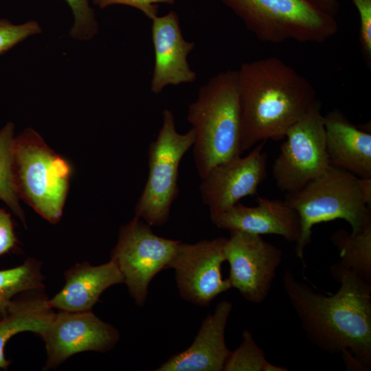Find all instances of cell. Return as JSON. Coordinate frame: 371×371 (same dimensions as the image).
<instances>
[{
    "label": "cell",
    "instance_id": "obj_1",
    "mask_svg": "<svg viewBox=\"0 0 371 371\" xmlns=\"http://www.w3.org/2000/svg\"><path fill=\"white\" fill-rule=\"evenodd\" d=\"M330 271L339 283L334 294L315 292L290 270L282 278L285 293L311 343L331 354L348 350L370 369L371 284L338 262Z\"/></svg>",
    "mask_w": 371,
    "mask_h": 371
},
{
    "label": "cell",
    "instance_id": "obj_2",
    "mask_svg": "<svg viewBox=\"0 0 371 371\" xmlns=\"http://www.w3.org/2000/svg\"><path fill=\"white\" fill-rule=\"evenodd\" d=\"M237 71L243 152L284 139L318 100L311 82L278 57L244 63Z\"/></svg>",
    "mask_w": 371,
    "mask_h": 371
},
{
    "label": "cell",
    "instance_id": "obj_3",
    "mask_svg": "<svg viewBox=\"0 0 371 371\" xmlns=\"http://www.w3.org/2000/svg\"><path fill=\"white\" fill-rule=\"evenodd\" d=\"M195 132L194 161L201 179L215 166L241 156L238 71H221L199 90L187 115Z\"/></svg>",
    "mask_w": 371,
    "mask_h": 371
},
{
    "label": "cell",
    "instance_id": "obj_4",
    "mask_svg": "<svg viewBox=\"0 0 371 371\" xmlns=\"http://www.w3.org/2000/svg\"><path fill=\"white\" fill-rule=\"evenodd\" d=\"M284 200L300 218V236L295 250L304 265V249L314 225L343 219L356 234L371 224V208L361 196L358 177L332 166L298 191L286 194Z\"/></svg>",
    "mask_w": 371,
    "mask_h": 371
},
{
    "label": "cell",
    "instance_id": "obj_5",
    "mask_svg": "<svg viewBox=\"0 0 371 371\" xmlns=\"http://www.w3.org/2000/svg\"><path fill=\"white\" fill-rule=\"evenodd\" d=\"M13 170L19 198L43 218L56 223L69 190L72 171L69 162L27 128L14 137Z\"/></svg>",
    "mask_w": 371,
    "mask_h": 371
},
{
    "label": "cell",
    "instance_id": "obj_6",
    "mask_svg": "<svg viewBox=\"0 0 371 371\" xmlns=\"http://www.w3.org/2000/svg\"><path fill=\"white\" fill-rule=\"evenodd\" d=\"M260 41L324 43L338 30L336 18L308 0H220Z\"/></svg>",
    "mask_w": 371,
    "mask_h": 371
},
{
    "label": "cell",
    "instance_id": "obj_7",
    "mask_svg": "<svg viewBox=\"0 0 371 371\" xmlns=\"http://www.w3.org/2000/svg\"><path fill=\"white\" fill-rule=\"evenodd\" d=\"M162 125L148 150V175L135 207V216L149 225L161 226L168 220L178 192L179 166L192 147L195 132H177L175 117L169 109L162 113Z\"/></svg>",
    "mask_w": 371,
    "mask_h": 371
},
{
    "label": "cell",
    "instance_id": "obj_8",
    "mask_svg": "<svg viewBox=\"0 0 371 371\" xmlns=\"http://www.w3.org/2000/svg\"><path fill=\"white\" fill-rule=\"evenodd\" d=\"M272 166L278 188L293 193L330 166L326 150L324 115L317 100L287 131Z\"/></svg>",
    "mask_w": 371,
    "mask_h": 371
},
{
    "label": "cell",
    "instance_id": "obj_9",
    "mask_svg": "<svg viewBox=\"0 0 371 371\" xmlns=\"http://www.w3.org/2000/svg\"><path fill=\"white\" fill-rule=\"evenodd\" d=\"M180 242L157 236L150 225L135 216L120 227L111 260L121 272L136 304H144L151 280L168 269Z\"/></svg>",
    "mask_w": 371,
    "mask_h": 371
},
{
    "label": "cell",
    "instance_id": "obj_10",
    "mask_svg": "<svg viewBox=\"0 0 371 371\" xmlns=\"http://www.w3.org/2000/svg\"><path fill=\"white\" fill-rule=\"evenodd\" d=\"M224 245L232 286L247 301L259 304L267 297L282 260L281 249L261 235L229 231Z\"/></svg>",
    "mask_w": 371,
    "mask_h": 371
},
{
    "label": "cell",
    "instance_id": "obj_11",
    "mask_svg": "<svg viewBox=\"0 0 371 371\" xmlns=\"http://www.w3.org/2000/svg\"><path fill=\"white\" fill-rule=\"evenodd\" d=\"M226 240L218 237L192 244L179 243L168 269H174L183 299L207 306L218 295L232 288L229 280L223 279L221 273Z\"/></svg>",
    "mask_w": 371,
    "mask_h": 371
},
{
    "label": "cell",
    "instance_id": "obj_12",
    "mask_svg": "<svg viewBox=\"0 0 371 371\" xmlns=\"http://www.w3.org/2000/svg\"><path fill=\"white\" fill-rule=\"evenodd\" d=\"M47 351L45 369L58 366L71 356L82 352H105L120 339L118 330L91 311L54 313L41 335Z\"/></svg>",
    "mask_w": 371,
    "mask_h": 371
},
{
    "label": "cell",
    "instance_id": "obj_13",
    "mask_svg": "<svg viewBox=\"0 0 371 371\" xmlns=\"http://www.w3.org/2000/svg\"><path fill=\"white\" fill-rule=\"evenodd\" d=\"M266 141L245 157L238 156L213 167L201 179L199 190L210 215L222 212L247 196L256 195L267 176Z\"/></svg>",
    "mask_w": 371,
    "mask_h": 371
},
{
    "label": "cell",
    "instance_id": "obj_14",
    "mask_svg": "<svg viewBox=\"0 0 371 371\" xmlns=\"http://www.w3.org/2000/svg\"><path fill=\"white\" fill-rule=\"evenodd\" d=\"M151 38L155 52L150 81L153 93H160L168 85L196 80V74L188 62V56L194 48V43L183 38L175 11L171 10L152 19Z\"/></svg>",
    "mask_w": 371,
    "mask_h": 371
},
{
    "label": "cell",
    "instance_id": "obj_15",
    "mask_svg": "<svg viewBox=\"0 0 371 371\" xmlns=\"http://www.w3.org/2000/svg\"><path fill=\"white\" fill-rule=\"evenodd\" d=\"M256 206L240 202L216 214L210 215L213 224L229 231L256 234H276L296 243L300 236L297 212L285 200L268 199L257 196Z\"/></svg>",
    "mask_w": 371,
    "mask_h": 371
},
{
    "label": "cell",
    "instance_id": "obj_16",
    "mask_svg": "<svg viewBox=\"0 0 371 371\" xmlns=\"http://www.w3.org/2000/svg\"><path fill=\"white\" fill-rule=\"evenodd\" d=\"M232 304L220 302L203 319L192 344L171 357L157 371H221L230 355L225 332Z\"/></svg>",
    "mask_w": 371,
    "mask_h": 371
},
{
    "label": "cell",
    "instance_id": "obj_17",
    "mask_svg": "<svg viewBox=\"0 0 371 371\" xmlns=\"http://www.w3.org/2000/svg\"><path fill=\"white\" fill-rule=\"evenodd\" d=\"M330 166L359 178H371V133L353 124L339 109L324 115Z\"/></svg>",
    "mask_w": 371,
    "mask_h": 371
},
{
    "label": "cell",
    "instance_id": "obj_18",
    "mask_svg": "<svg viewBox=\"0 0 371 371\" xmlns=\"http://www.w3.org/2000/svg\"><path fill=\"white\" fill-rule=\"evenodd\" d=\"M65 283L53 297L47 299L52 308L68 312L91 311L101 294L109 287L124 283L114 262L93 266L78 263L65 271Z\"/></svg>",
    "mask_w": 371,
    "mask_h": 371
},
{
    "label": "cell",
    "instance_id": "obj_19",
    "mask_svg": "<svg viewBox=\"0 0 371 371\" xmlns=\"http://www.w3.org/2000/svg\"><path fill=\"white\" fill-rule=\"evenodd\" d=\"M54 313L48 305L47 297L41 295L12 300L5 315L0 318V368L6 369L10 364L4 355L7 341L24 331L41 337Z\"/></svg>",
    "mask_w": 371,
    "mask_h": 371
},
{
    "label": "cell",
    "instance_id": "obj_20",
    "mask_svg": "<svg viewBox=\"0 0 371 371\" xmlns=\"http://www.w3.org/2000/svg\"><path fill=\"white\" fill-rule=\"evenodd\" d=\"M330 240L339 250L337 262L371 284V224L356 234L338 229Z\"/></svg>",
    "mask_w": 371,
    "mask_h": 371
},
{
    "label": "cell",
    "instance_id": "obj_21",
    "mask_svg": "<svg viewBox=\"0 0 371 371\" xmlns=\"http://www.w3.org/2000/svg\"><path fill=\"white\" fill-rule=\"evenodd\" d=\"M41 264L28 258L17 267L0 270V318L3 317L14 296L43 287Z\"/></svg>",
    "mask_w": 371,
    "mask_h": 371
},
{
    "label": "cell",
    "instance_id": "obj_22",
    "mask_svg": "<svg viewBox=\"0 0 371 371\" xmlns=\"http://www.w3.org/2000/svg\"><path fill=\"white\" fill-rule=\"evenodd\" d=\"M14 125L7 123L0 131V199L25 223L15 184L13 162Z\"/></svg>",
    "mask_w": 371,
    "mask_h": 371
},
{
    "label": "cell",
    "instance_id": "obj_23",
    "mask_svg": "<svg viewBox=\"0 0 371 371\" xmlns=\"http://www.w3.org/2000/svg\"><path fill=\"white\" fill-rule=\"evenodd\" d=\"M243 341L237 349L231 352L224 371H262L267 361L264 351L257 345L252 334L245 329Z\"/></svg>",
    "mask_w": 371,
    "mask_h": 371
},
{
    "label": "cell",
    "instance_id": "obj_24",
    "mask_svg": "<svg viewBox=\"0 0 371 371\" xmlns=\"http://www.w3.org/2000/svg\"><path fill=\"white\" fill-rule=\"evenodd\" d=\"M69 5L74 17L70 35L77 39L89 40L98 32V23L89 0H65Z\"/></svg>",
    "mask_w": 371,
    "mask_h": 371
},
{
    "label": "cell",
    "instance_id": "obj_25",
    "mask_svg": "<svg viewBox=\"0 0 371 371\" xmlns=\"http://www.w3.org/2000/svg\"><path fill=\"white\" fill-rule=\"evenodd\" d=\"M41 31L40 25L34 21L13 24L8 19H0V55Z\"/></svg>",
    "mask_w": 371,
    "mask_h": 371
},
{
    "label": "cell",
    "instance_id": "obj_26",
    "mask_svg": "<svg viewBox=\"0 0 371 371\" xmlns=\"http://www.w3.org/2000/svg\"><path fill=\"white\" fill-rule=\"evenodd\" d=\"M360 19L359 41L363 60L371 67V0H352Z\"/></svg>",
    "mask_w": 371,
    "mask_h": 371
},
{
    "label": "cell",
    "instance_id": "obj_27",
    "mask_svg": "<svg viewBox=\"0 0 371 371\" xmlns=\"http://www.w3.org/2000/svg\"><path fill=\"white\" fill-rule=\"evenodd\" d=\"M93 1L101 9L117 4L131 6L139 10L151 20L157 16L158 4L172 5L175 3V0H93Z\"/></svg>",
    "mask_w": 371,
    "mask_h": 371
},
{
    "label": "cell",
    "instance_id": "obj_28",
    "mask_svg": "<svg viewBox=\"0 0 371 371\" xmlns=\"http://www.w3.org/2000/svg\"><path fill=\"white\" fill-rule=\"evenodd\" d=\"M17 243L10 214L0 207V256L13 249Z\"/></svg>",
    "mask_w": 371,
    "mask_h": 371
},
{
    "label": "cell",
    "instance_id": "obj_29",
    "mask_svg": "<svg viewBox=\"0 0 371 371\" xmlns=\"http://www.w3.org/2000/svg\"><path fill=\"white\" fill-rule=\"evenodd\" d=\"M316 8L325 14L334 18L340 10L339 0H308Z\"/></svg>",
    "mask_w": 371,
    "mask_h": 371
},
{
    "label": "cell",
    "instance_id": "obj_30",
    "mask_svg": "<svg viewBox=\"0 0 371 371\" xmlns=\"http://www.w3.org/2000/svg\"><path fill=\"white\" fill-rule=\"evenodd\" d=\"M343 359L344 360L346 368L352 370H368L364 364H363L357 358L352 356V352L348 350L342 351Z\"/></svg>",
    "mask_w": 371,
    "mask_h": 371
},
{
    "label": "cell",
    "instance_id": "obj_31",
    "mask_svg": "<svg viewBox=\"0 0 371 371\" xmlns=\"http://www.w3.org/2000/svg\"><path fill=\"white\" fill-rule=\"evenodd\" d=\"M358 184L365 203L371 208V178L358 177Z\"/></svg>",
    "mask_w": 371,
    "mask_h": 371
},
{
    "label": "cell",
    "instance_id": "obj_32",
    "mask_svg": "<svg viewBox=\"0 0 371 371\" xmlns=\"http://www.w3.org/2000/svg\"><path fill=\"white\" fill-rule=\"evenodd\" d=\"M288 369L282 366H277L273 365L269 361H266L265 365L262 367V371H287Z\"/></svg>",
    "mask_w": 371,
    "mask_h": 371
}]
</instances>
